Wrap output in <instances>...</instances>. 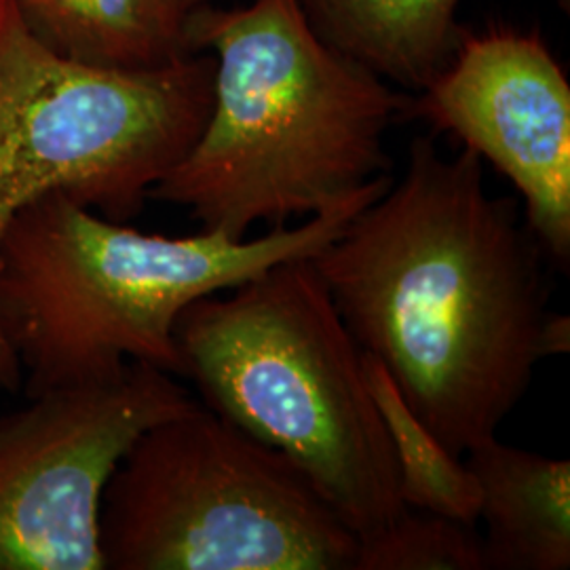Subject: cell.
I'll return each instance as SVG.
<instances>
[{"label":"cell","instance_id":"obj_8","mask_svg":"<svg viewBox=\"0 0 570 570\" xmlns=\"http://www.w3.org/2000/svg\"><path fill=\"white\" fill-rule=\"evenodd\" d=\"M404 115L456 136L508 176L546 256L569 266L570 85L546 42L499 28L461 35Z\"/></svg>","mask_w":570,"mask_h":570},{"label":"cell","instance_id":"obj_11","mask_svg":"<svg viewBox=\"0 0 570 570\" xmlns=\"http://www.w3.org/2000/svg\"><path fill=\"white\" fill-rule=\"evenodd\" d=\"M56 53L104 68H155L193 53L174 0H9Z\"/></svg>","mask_w":570,"mask_h":570},{"label":"cell","instance_id":"obj_6","mask_svg":"<svg viewBox=\"0 0 570 570\" xmlns=\"http://www.w3.org/2000/svg\"><path fill=\"white\" fill-rule=\"evenodd\" d=\"M98 546L104 570H355L360 556L301 469L204 404L127 450Z\"/></svg>","mask_w":570,"mask_h":570},{"label":"cell","instance_id":"obj_7","mask_svg":"<svg viewBox=\"0 0 570 570\" xmlns=\"http://www.w3.org/2000/svg\"><path fill=\"white\" fill-rule=\"evenodd\" d=\"M202 404L178 376L131 362L0 414V570H104V489L134 442Z\"/></svg>","mask_w":570,"mask_h":570},{"label":"cell","instance_id":"obj_2","mask_svg":"<svg viewBox=\"0 0 570 570\" xmlns=\"http://www.w3.org/2000/svg\"><path fill=\"white\" fill-rule=\"evenodd\" d=\"M184 30L193 53H214V100L150 199L245 239L254 225L317 216L387 176L385 134L410 100L324 41L301 0L199 7Z\"/></svg>","mask_w":570,"mask_h":570},{"label":"cell","instance_id":"obj_9","mask_svg":"<svg viewBox=\"0 0 570 570\" xmlns=\"http://www.w3.org/2000/svg\"><path fill=\"white\" fill-rule=\"evenodd\" d=\"M463 456L482 494L487 570H569V461L497 438Z\"/></svg>","mask_w":570,"mask_h":570},{"label":"cell","instance_id":"obj_14","mask_svg":"<svg viewBox=\"0 0 570 570\" xmlns=\"http://www.w3.org/2000/svg\"><path fill=\"white\" fill-rule=\"evenodd\" d=\"M543 348L546 357L567 355L570 348V320L562 313H550L543 330Z\"/></svg>","mask_w":570,"mask_h":570},{"label":"cell","instance_id":"obj_3","mask_svg":"<svg viewBox=\"0 0 570 570\" xmlns=\"http://www.w3.org/2000/svg\"><path fill=\"white\" fill-rule=\"evenodd\" d=\"M391 183L379 176L303 225L256 239L148 235L63 195L28 205L0 239V334L28 395L110 379L131 362L183 379L174 332L186 306L313 258Z\"/></svg>","mask_w":570,"mask_h":570},{"label":"cell","instance_id":"obj_15","mask_svg":"<svg viewBox=\"0 0 570 570\" xmlns=\"http://www.w3.org/2000/svg\"><path fill=\"white\" fill-rule=\"evenodd\" d=\"M207 2H212V0H174V4L183 11L184 16H188L190 11H195L199 7H207Z\"/></svg>","mask_w":570,"mask_h":570},{"label":"cell","instance_id":"obj_13","mask_svg":"<svg viewBox=\"0 0 570 570\" xmlns=\"http://www.w3.org/2000/svg\"><path fill=\"white\" fill-rule=\"evenodd\" d=\"M355 570H487L475 527L429 511H402L360 543Z\"/></svg>","mask_w":570,"mask_h":570},{"label":"cell","instance_id":"obj_12","mask_svg":"<svg viewBox=\"0 0 570 570\" xmlns=\"http://www.w3.org/2000/svg\"><path fill=\"white\" fill-rule=\"evenodd\" d=\"M372 400L387 429L397 465V490L404 508L438 513L469 527L480 518V484L463 456L452 454L407 406L387 367L364 353Z\"/></svg>","mask_w":570,"mask_h":570},{"label":"cell","instance_id":"obj_5","mask_svg":"<svg viewBox=\"0 0 570 570\" xmlns=\"http://www.w3.org/2000/svg\"><path fill=\"white\" fill-rule=\"evenodd\" d=\"M214 58L125 70L63 58L7 0L0 9V239L28 205L63 195L129 223L197 142L214 100ZM21 367L0 334V389Z\"/></svg>","mask_w":570,"mask_h":570},{"label":"cell","instance_id":"obj_10","mask_svg":"<svg viewBox=\"0 0 570 570\" xmlns=\"http://www.w3.org/2000/svg\"><path fill=\"white\" fill-rule=\"evenodd\" d=\"M461 0H301L317 35L383 79L425 89L449 63Z\"/></svg>","mask_w":570,"mask_h":570},{"label":"cell","instance_id":"obj_16","mask_svg":"<svg viewBox=\"0 0 570 570\" xmlns=\"http://www.w3.org/2000/svg\"><path fill=\"white\" fill-rule=\"evenodd\" d=\"M4 2H7V0H0V9H2V4H4Z\"/></svg>","mask_w":570,"mask_h":570},{"label":"cell","instance_id":"obj_17","mask_svg":"<svg viewBox=\"0 0 570 570\" xmlns=\"http://www.w3.org/2000/svg\"><path fill=\"white\" fill-rule=\"evenodd\" d=\"M562 2H564V4H567V2H569V0H562Z\"/></svg>","mask_w":570,"mask_h":570},{"label":"cell","instance_id":"obj_1","mask_svg":"<svg viewBox=\"0 0 570 570\" xmlns=\"http://www.w3.org/2000/svg\"><path fill=\"white\" fill-rule=\"evenodd\" d=\"M546 252L482 159L421 136L404 176L311 261L355 343L463 456L497 438L548 360Z\"/></svg>","mask_w":570,"mask_h":570},{"label":"cell","instance_id":"obj_4","mask_svg":"<svg viewBox=\"0 0 570 570\" xmlns=\"http://www.w3.org/2000/svg\"><path fill=\"white\" fill-rule=\"evenodd\" d=\"M174 338L202 404L285 454L360 543L406 510L364 351L311 258L190 303Z\"/></svg>","mask_w":570,"mask_h":570}]
</instances>
